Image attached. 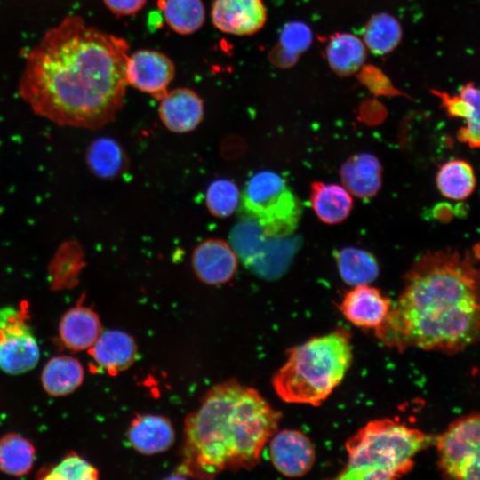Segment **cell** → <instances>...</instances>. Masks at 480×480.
Wrapping results in <instances>:
<instances>
[{"label": "cell", "instance_id": "1", "mask_svg": "<svg viewBox=\"0 0 480 480\" xmlns=\"http://www.w3.org/2000/svg\"><path fill=\"white\" fill-rule=\"evenodd\" d=\"M129 49L124 38L68 16L28 52L19 94L36 115L57 124L101 128L123 107Z\"/></svg>", "mask_w": 480, "mask_h": 480}, {"label": "cell", "instance_id": "2", "mask_svg": "<svg viewBox=\"0 0 480 480\" xmlns=\"http://www.w3.org/2000/svg\"><path fill=\"white\" fill-rule=\"evenodd\" d=\"M475 252L446 248L420 256L376 337L398 351L458 353L479 338V273Z\"/></svg>", "mask_w": 480, "mask_h": 480}, {"label": "cell", "instance_id": "3", "mask_svg": "<svg viewBox=\"0 0 480 480\" xmlns=\"http://www.w3.org/2000/svg\"><path fill=\"white\" fill-rule=\"evenodd\" d=\"M281 414L254 388L229 380L212 388L185 421L181 468L199 478L250 469Z\"/></svg>", "mask_w": 480, "mask_h": 480}, {"label": "cell", "instance_id": "4", "mask_svg": "<svg viewBox=\"0 0 480 480\" xmlns=\"http://www.w3.org/2000/svg\"><path fill=\"white\" fill-rule=\"evenodd\" d=\"M351 335L339 327L289 349L272 383L284 402L320 405L339 386L352 361Z\"/></svg>", "mask_w": 480, "mask_h": 480}, {"label": "cell", "instance_id": "5", "mask_svg": "<svg viewBox=\"0 0 480 480\" xmlns=\"http://www.w3.org/2000/svg\"><path fill=\"white\" fill-rule=\"evenodd\" d=\"M432 438L392 419L366 423L345 444L348 460L336 479L388 480L410 472Z\"/></svg>", "mask_w": 480, "mask_h": 480}, {"label": "cell", "instance_id": "6", "mask_svg": "<svg viewBox=\"0 0 480 480\" xmlns=\"http://www.w3.org/2000/svg\"><path fill=\"white\" fill-rule=\"evenodd\" d=\"M244 212L266 237L291 235L301 214L300 204L285 180L270 171H261L246 182L242 195Z\"/></svg>", "mask_w": 480, "mask_h": 480}, {"label": "cell", "instance_id": "7", "mask_svg": "<svg viewBox=\"0 0 480 480\" xmlns=\"http://www.w3.org/2000/svg\"><path fill=\"white\" fill-rule=\"evenodd\" d=\"M479 415L472 412L449 425L436 440L437 465L444 476L479 479Z\"/></svg>", "mask_w": 480, "mask_h": 480}, {"label": "cell", "instance_id": "8", "mask_svg": "<svg viewBox=\"0 0 480 480\" xmlns=\"http://www.w3.org/2000/svg\"><path fill=\"white\" fill-rule=\"evenodd\" d=\"M39 358L38 343L25 316L12 307L0 308V369L21 374L35 368Z\"/></svg>", "mask_w": 480, "mask_h": 480}, {"label": "cell", "instance_id": "9", "mask_svg": "<svg viewBox=\"0 0 480 480\" xmlns=\"http://www.w3.org/2000/svg\"><path fill=\"white\" fill-rule=\"evenodd\" d=\"M175 75L172 60L158 51L140 49L128 56V84L160 100Z\"/></svg>", "mask_w": 480, "mask_h": 480}, {"label": "cell", "instance_id": "10", "mask_svg": "<svg viewBox=\"0 0 480 480\" xmlns=\"http://www.w3.org/2000/svg\"><path fill=\"white\" fill-rule=\"evenodd\" d=\"M269 440L270 460L281 474L298 477L312 468L316 452L312 442L303 432L284 429L276 432Z\"/></svg>", "mask_w": 480, "mask_h": 480}, {"label": "cell", "instance_id": "11", "mask_svg": "<svg viewBox=\"0 0 480 480\" xmlns=\"http://www.w3.org/2000/svg\"><path fill=\"white\" fill-rule=\"evenodd\" d=\"M212 22L220 31L235 36H252L267 20L263 0H214Z\"/></svg>", "mask_w": 480, "mask_h": 480}, {"label": "cell", "instance_id": "12", "mask_svg": "<svg viewBox=\"0 0 480 480\" xmlns=\"http://www.w3.org/2000/svg\"><path fill=\"white\" fill-rule=\"evenodd\" d=\"M391 306L390 300L380 290L361 284L345 293L340 310L352 324L375 331L385 322Z\"/></svg>", "mask_w": 480, "mask_h": 480}, {"label": "cell", "instance_id": "13", "mask_svg": "<svg viewBox=\"0 0 480 480\" xmlns=\"http://www.w3.org/2000/svg\"><path fill=\"white\" fill-rule=\"evenodd\" d=\"M192 267L202 282L211 285L222 284L234 276L237 269V258L228 243L210 238L195 248Z\"/></svg>", "mask_w": 480, "mask_h": 480}, {"label": "cell", "instance_id": "14", "mask_svg": "<svg viewBox=\"0 0 480 480\" xmlns=\"http://www.w3.org/2000/svg\"><path fill=\"white\" fill-rule=\"evenodd\" d=\"M159 117L164 125L177 133L195 130L204 117V102L189 88H176L160 100Z\"/></svg>", "mask_w": 480, "mask_h": 480}, {"label": "cell", "instance_id": "15", "mask_svg": "<svg viewBox=\"0 0 480 480\" xmlns=\"http://www.w3.org/2000/svg\"><path fill=\"white\" fill-rule=\"evenodd\" d=\"M131 445L139 452L152 455L171 448L175 433L171 421L158 415H140L131 423L128 433Z\"/></svg>", "mask_w": 480, "mask_h": 480}, {"label": "cell", "instance_id": "16", "mask_svg": "<svg viewBox=\"0 0 480 480\" xmlns=\"http://www.w3.org/2000/svg\"><path fill=\"white\" fill-rule=\"evenodd\" d=\"M89 352L99 366L109 372H118L134 363L137 347L126 332L108 330L100 333Z\"/></svg>", "mask_w": 480, "mask_h": 480}, {"label": "cell", "instance_id": "17", "mask_svg": "<svg viewBox=\"0 0 480 480\" xmlns=\"http://www.w3.org/2000/svg\"><path fill=\"white\" fill-rule=\"evenodd\" d=\"M381 165L370 153L351 156L340 168V178L347 190L357 197L374 196L381 186Z\"/></svg>", "mask_w": 480, "mask_h": 480}, {"label": "cell", "instance_id": "18", "mask_svg": "<svg viewBox=\"0 0 480 480\" xmlns=\"http://www.w3.org/2000/svg\"><path fill=\"white\" fill-rule=\"evenodd\" d=\"M102 332L99 316L92 309L77 306L62 316L59 333L62 343L75 351L92 348Z\"/></svg>", "mask_w": 480, "mask_h": 480}, {"label": "cell", "instance_id": "19", "mask_svg": "<svg viewBox=\"0 0 480 480\" xmlns=\"http://www.w3.org/2000/svg\"><path fill=\"white\" fill-rule=\"evenodd\" d=\"M436 94L442 99L450 116L464 118L467 122L466 126L460 130L458 140L467 143L471 148H477L480 139L479 90L473 84H468L461 88L460 96L451 97L439 92Z\"/></svg>", "mask_w": 480, "mask_h": 480}, {"label": "cell", "instance_id": "20", "mask_svg": "<svg viewBox=\"0 0 480 480\" xmlns=\"http://www.w3.org/2000/svg\"><path fill=\"white\" fill-rule=\"evenodd\" d=\"M309 197L316 215L326 224L342 222L353 207L351 194L338 184L315 181L311 184Z\"/></svg>", "mask_w": 480, "mask_h": 480}, {"label": "cell", "instance_id": "21", "mask_svg": "<svg viewBox=\"0 0 480 480\" xmlns=\"http://www.w3.org/2000/svg\"><path fill=\"white\" fill-rule=\"evenodd\" d=\"M84 377L81 363L70 356H57L44 366L41 382L45 392L52 396H63L74 392Z\"/></svg>", "mask_w": 480, "mask_h": 480}, {"label": "cell", "instance_id": "22", "mask_svg": "<svg viewBox=\"0 0 480 480\" xmlns=\"http://www.w3.org/2000/svg\"><path fill=\"white\" fill-rule=\"evenodd\" d=\"M338 270L342 280L352 286L370 284L379 276V264L369 252L344 247L335 252Z\"/></svg>", "mask_w": 480, "mask_h": 480}, {"label": "cell", "instance_id": "23", "mask_svg": "<svg viewBox=\"0 0 480 480\" xmlns=\"http://www.w3.org/2000/svg\"><path fill=\"white\" fill-rule=\"evenodd\" d=\"M311 42L312 33L308 25L300 21L288 22L283 27L279 41L269 52L268 59L278 68H290Z\"/></svg>", "mask_w": 480, "mask_h": 480}, {"label": "cell", "instance_id": "24", "mask_svg": "<svg viewBox=\"0 0 480 480\" xmlns=\"http://www.w3.org/2000/svg\"><path fill=\"white\" fill-rule=\"evenodd\" d=\"M365 56L364 43L348 33L332 36L326 47V58L331 68L342 76L357 71L364 62Z\"/></svg>", "mask_w": 480, "mask_h": 480}, {"label": "cell", "instance_id": "25", "mask_svg": "<svg viewBox=\"0 0 480 480\" xmlns=\"http://www.w3.org/2000/svg\"><path fill=\"white\" fill-rule=\"evenodd\" d=\"M436 181L439 192L444 197L460 201L473 193L476 175L469 163L462 159H452L439 167Z\"/></svg>", "mask_w": 480, "mask_h": 480}, {"label": "cell", "instance_id": "26", "mask_svg": "<svg viewBox=\"0 0 480 480\" xmlns=\"http://www.w3.org/2000/svg\"><path fill=\"white\" fill-rule=\"evenodd\" d=\"M158 5L166 24L178 34L190 35L204 23L202 0H159Z\"/></svg>", "mask_w": 480, "mask_h": 480}, {"label": "cell", "instance_id": "27", "mask_svg": "<svg viewBox=\"0 0 480 480\" xmlns=\"http://www.w3.org/2000/svg\"><path fill=\"white\" fill-rule=\"evenodd\" d=\"M36 458L34 445L24 436L9 433L0 438V470L20 476L33 468Z\"/></svg>", "mask_w": 480, "mask_h": 480}, {"label": "cell", "instance_id": "28", "mask_svg": "<svg viewBox=\"0 0 480 480\" xmlns=\"http://www.w3.org/2000/svg\"><path fill=\"white\" fill-rule=\"evenodd\" d=\"M402 29L399 22L387 13L374 15L366 24L364 39L367 47L375 54H386L399 44Z\"/></svg>", "mask_w": 480, "mask_h": 480}, {"label": "cell", "instance_id": "29", "mask_svg": "<svg viewBox=\"0 0 480 480\" xmlns=\"http://www.w3.org/2000/svg\"><path fill=\"white\" fill-rule=\"evenodd\" d=\"M88 162L92 170L103 178L116 176L124 170L127 164L122 148L108 138H100L91 145Z\"/></svg>", "mask_w": 480, "mask_h": 480}, {"label": "cell", "instance_id": "30", "mask_svg": "<svg viewBox=\"0 0 480 480\" xmlns=\"http://www.w3.org/2000/svg\"><path fill=\"white\" fill-rule=\"evenodd\" d=\"M239 191L236 184L228 179L213 180L205 194V204L215 217L227 218L236 210Z\"/></svg>", "mask_w": 480, "mask_h": 480}, {"label": "cell", "instance_id": "31", "mask_svg": "<svg viewBox=\"0 0 480 480\" xmlns=\"http://www.w3.org/2000/svg\"><path fill=\"white\" fill-rule=\"evenodd\" d=\"M99 471L76 453H69L44 473L42 478L52 480H95Z\"/></svg>", "mask_w": 480, "mask_h": 480}, {"label": "cell", "instance_id": "32", "mask_svg": "<svg viewBox=\"0 0 480 480\" xmlns=\"http://www.w3.org/2000/svg\"><path fill=\"white\" fill-rule=\"evenodd\" d=\"M107 8L116 16L133 15L140 12L147 0H102Z\"/></svg>", "mask_w": 480, "mask_h": 480}]
</instances>
